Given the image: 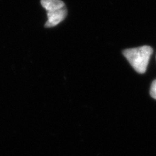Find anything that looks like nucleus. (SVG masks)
Returning a JSON list of instances; mask_svg holds the SVG:
<instances>
[{
  "mask_svg": "<svg viewBox=\"0 0 156 156\" xmlns=\"http://www.w3.org/2000/svg\"><path fill=\"white\" fill-rule=\"evenodd\" d=\"M41 4L47 12L57 10L65 7L64 2L62 0H41Z\"/></svg>",
  "mask_w": 156,
  "mask_h": 156,
  "instance_id": "nucleus-3",
  "label": "nucleus"
},
{
  "mask_svg": "<svg viewBox=\"0 0 156 156\" xmlns=\"http://www.w3.org/2000/svg\"><path fill=\"white\" fill-rule=\"evenodd\" d=\"M67 15V9L65 7L57 10L48 12V20L46 23V28H52L56 26L65 19Z\"/></svg>",
  "mask_w": 156,
  "mask_h": 156,
  "instance_id": "nucleus-2",
  "label": "nucleus"
},
{
  "mask_svg": "<svg viewBox=\"0 0 156 156\" xmlns=\"http://www.w3.org/2000/svg\"><path fill=\"white\" fill-rule=\"evenodd\" d=\"M150 94H151V97L153 98L156 100V80H153V82L151 84V90H150Z\"/></svg>",
  "mask_w": 156,
  "mask_h": 156,
  "instance_id": "nucleus-4",
  "label": "nucleus"
},
{
  "mask_svg": "<svg viewBox=\"0 0 156 156\" xmlns=\"http://www.w3.org/2000/svg\"><path fill=\"white\" fill-rule=\"evenodd\" d=\"M153 49L150 46H142L137 48H127L122 51L123 55L129 62L136 72L145 73Z\"/></svg>",
  "mask_w": 156,
  "mask_h": 156,
  "instance_id": "nucleus-1",
  "label": "nucleus"
}]
</instances>
